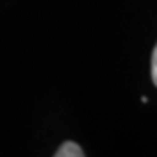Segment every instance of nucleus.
Wrapping results in <instances>:
<instances>
[{"mask_svg":"<svg viewBox=\"0 0 157 157\" xmlns=\"http://www.w3.org/2000/svg\"><path fill=\"white\" fill-rule=\"evenodd\" d=\"M82 155H84V150L73 141H65L56 150V157H82Z\"/></svg>","mask_w":157,"mask_h":157,"instance_id":"f257e3e1","label":"nucleus"},{"mask_svg":"<svg viewBox=\"0 0 157 157\" xmlns=\"http://www.w3.org/2000/svg\"><path fill=\"white\" fill-rule=\"evenodd\" d=\"M152 80L157 86V45L154 47V54H152Z\"/></svg>","mask_w":157,"mask_h":157,"instance_id":"f03ea898","label":"nucleus"}]
</instances>
